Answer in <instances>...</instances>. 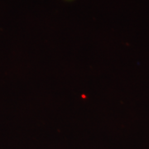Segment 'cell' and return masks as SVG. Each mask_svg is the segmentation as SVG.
I'll list each match as a JSON object with an SVG mask.
<instances>
[{
    "instance_id": "6da1fadb",
    "label": "cell",
    "mask_w": 149,
    "mask_h": 149,
    "mask_svg": "<svg viewBox=\"0 0 149 149\" xmlns=\"http://www.w3.org/2000/svg\"><path fill=\"white\" fill-rule=\"evenodd\" d=\"M65 1H72V0H65Z\"/></svg>"
}]
</instances>
